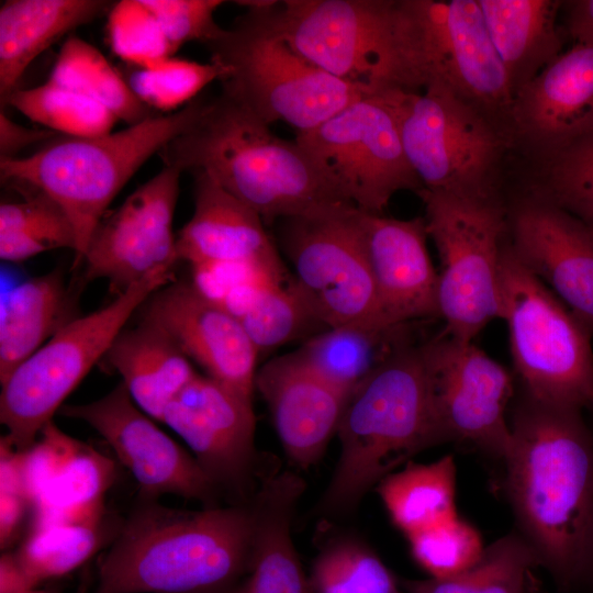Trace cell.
Returning <instances> with one entry per match:
<instances>
[{"label": "cell", "instance_id": "obj_1", "mask_svg": "<svg viewBox=\"0 0 593 593\" xmlns=\"http://www.w3.org/2000/svg\"><path fill=\"white\" fill-rule=\"evenodd\" d=\"M580 413L529 399L504 458L524 538L562 591L582 582L593 519V437Z\"/></svg>", "mask_w": 593, "mask_h": 593}, {"label": "cell", "instance_id": "obj_2", "mask_svg": "<svg viewBox=\"0 0 593 593\" xmlns=\"http://www.w3.org/2000/svg\"><path fill=\"white\" fill-rule=\"evenodd\" d=\"M269 126L221 91L159 154L167 167L206 174L265 224L354 205L303 146Z\"/></svg>", "mask_w": 593, "mask_h": 593}, {"label": "cell", "instance_id": "obj_3", "mask_svg": "<svg viewBox=\"0 0 593 593\" xmlns=\"http://www.w3.org/2000/svg\"><path fill=\"white\" fill-rule=\"evenodd\" d=\"M255 504L184 511L148 500L98 568L93 593H223L248 572Z\"/></svg>", "mask_w": 593, "mask_h": 593}, {"label": "cell", "instance_id": "obj_4", "mask_svg": "<svg viewBox=\"0 0 593 593\" xmlns=\"http://www.w3.org/2000/svg\"><path fill=\"white\" fill-rule=\"evenodd\" d=\"M256 24L365 96L419 91L412 0L238 1Z\"/></svg>", "mask_w": 593, "mask_h": 593}, {"label": "cell", "instance_id": "obj_5", "mask_svg": "<svg viewBox=\"0 0 593 593\" xmlns=\"http://www.w3.org/2000/svg\"><path fill=\"white\" fill-rule=\"evenodd\" d=\"M340 452L320 508L346 513L410 457L446 441L421 345L401 349L349 395L337 433Z\"/></svg>", "mask_w": 593, "mask_h": 593}, {"label": "cell", "instance_id": "obj_6", "mask_svg": "<svg viewBox=\"0 0 593 593\" xmlns=\"http://www.w3.org/2000/svg\"><path fill=\"white\" fill-rule=\"evenodd\" d=\"M203 98L118 132L92 137L57 135L29 156L1 159V180L27 184L64 211L76 234V268L110 203L154 154L186 130Z\"/></svg>", "mask_w": 593, "mask_h": 593}, {"label": "cell", "instance_id": "obj_7", "mask_svg": "<svg viewBox=\"0 0 593 593\" xmlns=\"http://www.w3.org/2000/svg\"><path fill=\"white\" fill-rule=\"evenodd\" d=\"M501 317L515 369L534 402L582 411L593 407L590 329L504 246Z\"/></svg>", "mask_w": 593, "mask_h": 593}, {"label": "cell", "instance_id": "obj_8", "mask_svg": "<svg viewBox=\"0 0 593 593\" xmlns=\"http://www.w3.org/2000/svg\"><path fill=\"white\" fill-rule=\"evenodd\" d=\"M205 46L226 70L222 91L268 125L283 122L305 133L365 97L245 14Z\"/></svg>", "mask_w": 593, "mask_h": 593}, {"label": "cell", "instance_id": "obj_9", "mask_svg": "<svg viewBox=\"0 0 593 593\" xmlns=\"http://www.w3.org/2000/svg\"><path fill=\"white\" fill-rule=\"evenodd\" d=\"M172 281V269L158 270L105 306L71 320L1 383L0 422L7 428L3 437L15 450L24 451L36 441L136 309Z\"/></svg>", "mask_w": 593, "mask_h": 593}, {"label": "cell", "instance_id": "obj_10", "mask_svg": "<svg viewBox=\"0 0 593 593\" xmlns=\"http://www.w3.org/2000/svg\"><path fill=\"white\" fill-rule=\"evenodd\" d=\"M427 235L439 258L438 312L444 333L473 342L501 317V261L506 214L493 198L422 189Z\"/></svg>", "mask_w": 593, "mask_h": 593}, {"label": "cell", "instance_id": "obj_11", "mask_svg": "<svg viewBox=\"0 0 593 593\" xmlns=\"http://www.w3.org/2000/svg\"><path fill=\"white\" fill-rule=\"evenodd\" d=\"M290 284L318 325L389 326L382 315L359 209L345 205L283 220Z\"/></svg>", "mask_w": 593, "mask_h": 593}, {"label": "cell", "instance_id": "obj_12", "mask_svg": "<svg viewBox=\"0 0 593 593\" xmlns=\"http://www.w3.org/2000/svg\"><path fill=\"white\" fill-rule=\"evenodd\" d=\"M381 94L423 189L493 198L491 180L504 142L489 116L439 87Z\"/></svg>", "mask_w": 593, "mask_h": 593}, {"label": "cell", "instance_id": "obj_13", "mask_svg": "<svg viewBox=\"0 0 593 593\" xmlns=\"http://www.w3.org/2000/svg\"><path fill=\"white\" fill-rule=\"evenodd\" d=\"M295 141L361 211L381 214L398 192L423 189L384 94L358 99L317 127L296 134Z\"/></svg>", "mask_w": 593, "mask_h": 593}, {"label": "cell", "instance_id": "obj_14", "mask_svg": "<svg viewBox=\"0 0 593 593\" xmlns=\"http://www.w3.org/2000/svg\"><path fill=\"white\" fill-rule=\"evenodd\" d=\"M415 21L422 90L439 87L486 116L510 115L513 96L478 0H415Z\"/></svg>", "mask_w": 593, "mask_h": 593}, {"label": "cell", "instance_id": "obj_15", "mask_svg": "<svg viewBox=\"0 0 593 593\" xmlns=\"http://www.w3.org/2000/svg\"><path fill=\"white\" fill-rule=\"evenodd\" d=\"M421 349L445 440H467L504 459L512 440L505 410L513 381L506 369L473 342L444 332Z\"/></svg>", "mask_w": 593, "mask_h": 593}, {"label": "cell", "instance_id": "obj_16", "mask_svg": "<svg viewBox=\"0 0 593 593\" xmlns=\"http://www.w3.org/2000/svg\"><path fill=\"white\" fill-rule=\"evenodd\" d=\"M180 175L165 166L97 225L81 265V284L103 279L114 298L179 260L172 231Z\"/></svg>", "mask_w": 593, "mask_h": 593}, {"label": "cell", "instance_id": "obj_17", "mask_svg": "<svg viewBox=\"0 0 593 593\" xmlns=\"http://www.w3.org/2000/svg\"><path fill=\"white\" fill-rule=\"evenodd\" d=\"M58 412L97 430L147 499L174 494L211 503L214 497L219 486L193 456L135 404L123 382L96 401L64 404Z\"/></svg>", "mask_w": 593, "mask_h": 593}, {"label": "cell", "instance_id": "obj_18", "mask_svg": "<svg viewBox=\"0 0 593 593\" xmlns=\"http://www.w3.org/2000/svg\"><path fill=\"white\" fill-rule=\"evenodd\" d=\"M255 422L253 398L199 373L161 417L214 483L230 488L243 486L250 473Z\"/></svg>", "mask_w": 593, "mask_h": 593}, {"label": "cell", "instance_id": "obj_19", "mask_svg": "<svg viewBox=\"0 0 593 593\" xmlns=\"http://www.w3.org/2000/svg\"><path fill=\"white\" fill-rule=\"evenodd\" d=\"M144 317L163 327L206 376L253 398L258 349L240 323L192 282H170L148 300Z\"/></svg>", "mask_w": 593, "mask_h": 593}, {"label": "cell", "instance_id": "obj_20", "mask_svg": "<svg viewBox=\"0 0 593 593\" xmlns=\"http://www.w3.org/2000/svg\"><path fill=\"white\" fill-rule=\"evenodd\" d=\"M511 228L518 259L593 329V227L536 198L516 205Z\"/></svg>", "mask_w": 593, "mask_h": 593}, {"label": "cell", "instance_id": "obj_21", "mask_svg": "<svg viewBox=\"0 0 593 593\" xmlns=\"http://www.w3.org/2000/svg\"><path fill=\"white\" fill-rule=\"evenodd\" d=\"M380 309L390 325L439 316L438 272L424 216L400 220L359 210Z\"/></svg>", "mask_w": 593, "mask_h": 593}, {"label": "cell", "instance_id": "obj_22", "mask_svg": "<svg viewBox=\"0 0 593 593\" xmlns=\"http://www.w3.org/2000/svg\"><path fill=\"white\" fill-rule=\"evenodd\" d=\"M255 387L289 459L302 469L314 465L337 433L350 394L317 374L295 351L264 365Z\"/></svg>", "mask_w": 593, "mask_h": 593}, {"label": "cell", "instance_id": "obj_23", "mask_svg": "<svg viewBox=\"0 0 593 593\" xmlns=\"http://www.w3.org/2000/svg\"><path fill=\"white\" fill-rule=\"evenodd\" d=\"M194 178V211L177 236L179 260L192 268L250 264L288 278L264 221L204 172Z\"/></svg>", "mask_w": 593, "mask_h": 593}, {"label": "cell", "instance_id": "obj_24", "mask_svg": "<svg viewBox=\"0 0 593 593\" xmlns=\"http://www.w3.org/2000/svg\"><path fill=\"white\" fill-rule=\"evenodd\" d=\"M517 132L549 154L593 130V47L561 53L513 98Z\"/></svg>", "mask_w": 593, "mask_h": 593}, {"label": "cell", "instance_id": "obj_25", "mask_svg": "<svg viewBox=\"0 0 593 593\" xmlns=\"http://www.w3.org/2000/svg\"><path fill=\"white\" fill-rule=\"evenodd\" d=\"M121 377L135 404L161 422L171 400L198 374L169 334L144 317L123 328L104 356Z\"/></svg>", "mask_w": 593, "mask_h": 593}, {"label": "cell", "instance_id": "obj_26", "mask_svg": "<svg viewBox=\"0 0 593 593\" xmlns=\"http://www.w3.org/2000/svg\"><path fill=\"white\" fill-rule=\"evenodd\" d=\"M103 0H8L0 8V101L32 61L70 31L111 9Z\"/></svg>", "mask_w": 593, "mask_h": 593}, {"label": "cell", "instance_id": "obj_27", "mask_svg": "<svg viewBox=\"0 0 593 593\" xmlns=\"http://www.w3.org/2000/svg\"><path fill=\"white\" fill-rule=\"evenodd\" d=\"M303 491L296 475L284 472L269 480L255 503L256 535L248 578L237 593H312L291 536V518Z\"/></svg>", "mask_w": 593, "mask_h": 593}, {"label": "cell", "instance_id": "obj_28", "mask_svg": "<svg viewBox=\"0 0 593 593\" xmlns=\"http://www.w3.org/2000/svg\"><path fill=\"white\" fill-rule=\"evenodd\" d=\"M478 3L514 98L561 54L557 29L561 2L478 0Z\"/></svg>", "mask_w": 593, "mask_h": 593}, {"label": "cell", "instance_id": "obj_29", "mask_svg": "<svg viewBox=\"0 0 593 593\" xmlns=\"http://www.w3.org/2000/svg\"><path fill=\"white\" fill-rule=\"evenodd\" d=\"M55 269L12 288L1 300L0 382L71 320L72 298Z\"/></svg>", "mask_w": 593, "mask_h": 593}, {"label": "cell", "instance_id": "obj_30", "mask_svg": "<svg viewBox=\"0 0 593 593\" xmlns=\"http://www.w3.org/2000/svg\"><path fill=\"white\" fill-rule=\"evenodd\" d=\"M409 324L329 327L309 337L295 354L317 374L350 394L411 343Z\"/></svg>", "mask_w": 593, "mask_h": 593}, {"label": "cell", "instance_id": "obj_31", "mask_svg": "<svg viewBox=\"0 0 593 593\" xmlns=\"http://www.w3.org/2000/svg\"><path fill=\"white\" fill-rule=\"evenodd\" d=\"M115 477L114 462L78 441L31 503V528L100 522L104 494Z\"/></svg>", "mask_w": 593, "mask_h": 593}, {"label": "cell", "instance_id": "obj_32", "mask_svg": "<svg viewBox=\"0 0 593 593\" xmlns=\"http://www.w3.org/2000/svg\"><path fill=\"white\" fill-rule=\"evenodd\" d=\"M378 493L393 524L406 537L458 516L451 456L427 465L409 463L382 479Z\"/></svg>", "mask_w": 593, "mask_h": 593}, {"label": "cell", "instance_id": "obj_33", "mask_svg": "<svg viewBox=\"0 0 593 593\" xmlns=\"http://www.w3.org/2000/svg\"><path fill=\"white\" fill-rule=\"evenodd\" d=\"M47 81L98 102L128 125L153 116L107 57L78 36L64 42Z\"/></svg>", "mask_w": 593, "mask_h": 593}, {"label": "cell", "instance_id": "obj_34", "mask_svg": "<svg viewBox=\"0 0 593 593\" xmlns=\"http://www.w3.org/2000/svg\"><path fill=\"white\" fill-rule=\"evenodd\" d=\"M539 559L518 535H507L484 548L468 569L449 578L404 582L407 593H526L528 571Z\"/></svg>", "mask_w": 593, "mask_h": 593}, {"label": "cell", "instance_id": "obj_35", "mask_svg": "<svg viewBox=\"0 0 593 593\" xmlns=\"http://www.w3.org/2000/svg\"><path fill=\"white\" fill-rule=\"evenodd\" d=\"M69 248L76 253L74 227L64 211L38 192L19 202L0 205V257L23 261L38 254Z\"/></svg>", "mask_w": 593, "mask_h": 593}, {"label": "cell", "instance_id": "obj_36", "mask_svg": "<svg viewBox=\"0 0 593 593\" xmlns=\"http://www.w3.org/2000/svg\"><path fill=\"white\" fill-rule=\"evenodd\" d=\"M31 121L63 136L92 137L112 132L115 115L98 102L46 81L16 89L7 103Z\"/></svg>", "mask_w": 593, "mask_h": 593}, {"label": "cell", "instance_id": "obj_37", "mask_svg": "<svg viewBox=\"0 0 593 593\" xmlns=\"http://www.w3.org/2000/svg\"><path fill=\"white\" fill-rule=\"evenodd\" d=\"M101 540V521L54 524L31 528L14 551L31 577L41 584L80 567L99 549Z\"/></svg>", "mask_w": 593, "mask_h": 593}, {"label": "cell", "instance_id": "obj_38", "mask_svg": "<svg viewBox=\"0 0 593 593\" xmlns=\"http://www.w3.org/2000/svg\"><path fill=\"white\" fill-rule=\"evenodd\" d=\"M309 582L312 593H400L376 552L354 539L328 545L314 560Z\"/></svg>", "mask_w": 593, "mask_h": 593}, {"label": "cell", "instance_id": "obj_39", "mask_svg": "<svg viewBox=\"0 0 593 593\" xmlns=\"http://www.w3.org/2000/svg\"><path fill=\"white\" fill-rule=\"evenodd\" d=\"M225 75V68L215 61L200 63L171 56L156 65L136 68L127 83L149 109L176 112Z\"/></svg>", "mask_w": 593, "mask_h": 593}, {"label": "cell", "instance_id": "obj_40", "mask_svg": "<svg viewBox=\"0 0 593 593\" xmlns=\"http://www.w3.org/2000/svg\"><path fill=\"white\" fill-rule=\"evenodd\" d=\"M544 198L593 227V130L550 154Z\"/></svg>", "mask_w": 593, "mask_h": 593}, {"label": "cell", "instance_id": "obj_41", "mask_svg": "<svg viewBox=\"0 0 593 593\" xmlns=\"http://www.w3.org/2000/svg\"><path fill=\"white\" fill-rule=\"evenodd\" d=\"M406 538L414 560L435 579L468 569L484 550L479 532L458 516Z\"/></svg>", "mask_w": 593, "mask_h": 593}, {"label": "cell", "instance_id": "obj_42", "mask_svg": "<svg viewBox=\"0 0 593 593\" xmlns=\"http://www.w3.org/2000/svg\"><path fill=\"white\" fill-rule=\"evenodd\" d=\"M108 35L114 54L136 68L156 65L175 54L143 0H122L112 4Z\"/></svg>", "mask_w": 593, "mask_h": 593}, {"label": "cell", "instance_id": "obj_43", "mask_svg": "<svg viewBox=\"0 0 593 593\" xmlns=\"http://www.w3.org/2000/svg\"><path fill=\"white\" fill-rule=\"evenodd\" d=\"M159 23L176 53L190 42L204 45L221 31L214 14L224 3L221 0H143Z\"/></svg>", "mask_w": 593, "mask_h": 593}, {"label": "cell", "instance_id": "obj_44", "mask_svg": "<svg viewBox=\"0 0 593 593\" xmlns=\"http://www.w3.org/2000/svg\"><path fill=\"white\" fill-rule=\"evenodd\" d=\"M22 451L2 436L0 440V544L5 550L19 538L31 501L22 475Z\"/></svg>", "mask_w": 593, "mask_h": 593}, {"label": "cell", "instance_id": "obj_45", "mask_svg": "<svg viewBox=\"0 0 593 593\" xmlns=\"http://www.w3.org/2000/svg\"><path fill=\"white\" fill-rule=\"evenodd\" d=\"M57 133L47 128L23 126L12 121L3 110L0 112V160L19 157V153L36 143H46Z\"/></svg>", "mask_w": 593, "mask_h": 593}, {"label": "cell", "instance_id": "obj_46", "mask_svg": "<svg viewBox=\"0 0 593 593\" xmlns=\"http://www.w3.org/2000/svg\"><path fill=\"white\" fill-rule=\"evenodd\" d=\"M38 583L23 567L15 551H5L0 559V593H23Z\"/></svg>", "mask_w": 593, "mask_h": 593}, {"label": "cell", "instance_id": "obj_47", "mask_svg": "<svg viewBox=\"0 0 593 593\" xmlns=\"http://www.w3.org/2000/svg\"><path fill=\"white\" fill-rule=\"evenodd\" d=\"M568 27L575 45L593 47V0L570 2Z\"/></svg>", "mask_w": 593, "mask_h": 593}, {"label": "cell", "instance_id": "obj_48", "mask_svg": "<svg viewBox=\"0 0 593 593\" xmlns=\"http://www.w3.org/2000/svg\"><path fill=\"white\" fill-rule=\"evenodd\" d=\"M581 584H590L593 586V519L586 545L585 562Z\"/></svg>", "mask_w": 593, "mask_h": 593}, {"label": "cell", "instance_id": "obj_49", "mask_svg": "<svg viewBox=\"0 0 593 593\" xmlns=\"http://www.w3.org/2000/svg\"><path fill=\"white\" fill-rule=\"evenodd\" d=\"M23 593H51V592L47 591V590H42L40 588H35L33 590H30V591H26V592H23Z\"/></svg>", "mask_w": 593, "mask_h": 593}, {"label": "cell", "instance_id": "obj_50", "mask_svg": "<svg viewBox=\"0 0 593 593\" xmlns=\"http://www.w3.org/2000/svg\"><path fill=\"white\" fill-rule=\"evenodd\" d=\"M223 593H237V592H236V586H235L234 589H232V590H228V591H226V592H223Z\"/></svg>", "mask_w": 593, "mask_h": 593}]
</instances>
